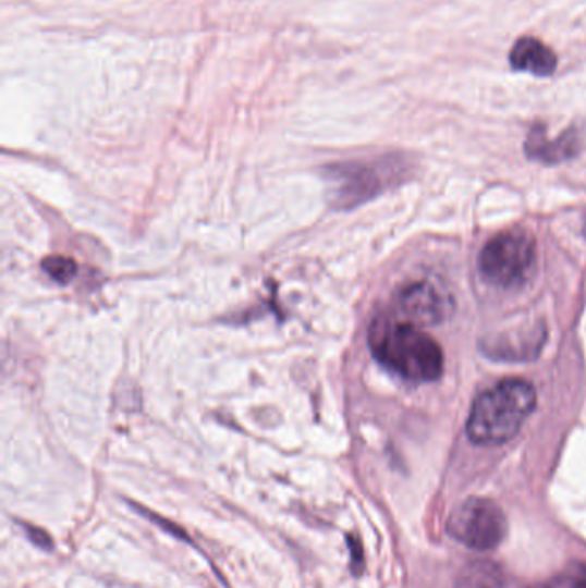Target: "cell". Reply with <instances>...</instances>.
<instances>
[{
  "label": "cell",
  "mask_w": 586,
  "mask_h": 588,
  "mask_svg": "<svg viewBox=\"0 0 586 588\" xmlns=\"http://www.w3.org/2000/svg\"><path fill=\"white\" fill-rule=\"evenodd\" d=\"M371 353L383 367L412 382H434L444 372V353L418 326L380 314L368 331Z\"/></svg>",
  "instance_id": "cell-1"
},
{
  "label": "cell",
  "mask_w": 586,
  "mask_h": 588,
  "mask_svg": "<svg viewBox=\"0 0 586 588\" xmlns=\"http://www.w3.org/2000/svg\"><path fill=\"white\" fill-rule=\"evenodd\" d=\"M537 406V391L523 379H505L478 394L469 409L466 433L480 445H499L516 438Z\"/></svg>",
  "instance_id": "cell-2"
},
{
  "label": "cell",
  "mask_w": 586,
  "mask_h": 588,
  "mask_svg": "<svg viewBox=\"0 0 586 588\" xmlns=\"http://www.w3.org/2000/svg\"><path fill=\"white\" fill-rule=\"evenodd\" d=\"M537 261L534 237L522 229H511L497 234L481 248L478 267L485 281L493 286H520L528 281Z\"/></svg>",
  "instance_id": "cell-3"
},
{
  "label": "cell",
  "mask_w": 586,
  "mask_h": 588,
  "mask_svg": "<svg viewBox=\"0 0 586 588\" xmlns=\"http://www.w3.org/2000/svg\"><path fill=\"white\" fill-rule=\"evenodd\" d=\"M452 539L475 551H492L508 536V518L490 499L469 498L448 519Z\"/></svg>",
  "instance_id": "cell-4"
},
{
  "label": "cell",
  "mask_w": 586,
  "mask_h": 588,
  "mask_svg": "<svg viewBox=\"0 0 586 588\" xmlns=\"http://www.w3.org/2000/svg\"><path fill=\"white\" fill-rule=\"evenodd\" d=\"M454 310L451 294L439 282H410L395 296L394 315L413 326H437L449 319Z\"/></svg>",
  "instance_id": "cell-5"
},
{
  "label": "cell",
  "mask_w": 586,
  "mask_h": 588,
  "mask_svg": "<svg viewBox=\"0 0 586 588\" xmlns=\"http://www.w3.org/2000/svg\"><path fill=\"white\" fill-rule=\"evenodd\" d=\"M546 340V326L540 323L537 327H529L528 331L517 329V331L487 338L481 347L485 355L490 358L522 362V359L535 358L541 352Z\"/></svg>",
  "instance_id": "cell-6"
},
{
  "label": "cell",
  "mask_w": 586,
  "mask_h": 588,
  "mask_svg": "<svg viewBox=\"0 0 586 588\" xmlns=\"http://www.w3.org/2000/svg\"><path fill=\"white\" fill-rule=\"evenodd\" d=\"M583 148L582 133L576 127H567L556 139L547 138L546 126L532 127L526 138L525 151L528 159L544 163H559L574 159Z\"/></svg>",
  "instance_id": "cell-7"
},
{
  "label": "cell",
  "mask_w": 586,
  "mask_h": 588,
  "mask_svg": "<svg viewBox=\"0 0 586 588\" xmlns=\"http://www.w3.org/2000/svg\"><path fill=\"white\" fill-rule=\"evenodd\" d=\"M513 70L546 78L558 70V56L554 50L534 37H523L514 44L510 52Z\"/></svg>",
  "instance_id": "cell-8"
},
{
  "label": "cell",
  "mask_w": 586,
  "mask_h": 588,
  "mask_svg": "<svg viewBox=\"0 0 586 588\" xmlns=\"http://www.w3.org/2000/svg\"><path fill=\"white\" fill-rule=\"evenodd\" d=\"M501 584V572L490 563H478L463 573L457 588H496Z\"/></svg>",
  "instance_id": "cell-9"
},
{
  "label": "cell",
  "mask_w": 586,
  "mask_h": 588,
  "mask_svg": "<svg viewBox=\"0 0 586 588\" xmlns=\"http://www.w3.org/2000/svg\"><path fill=\"white\" fill-rule=\"evenodd\" d=\"M44 270L47 274L53 279V281L65 282L73 281L74 275H76L77 267L76 261L73 258L68 257H50L44 261Z\"/></svg>",
  "instance_id": "cell-10"
},
{
  "label": "cell",
  "mask_w": 586,
  "mask_h": 588,
  "mask_svg": "<svg viewBox=\"0 0 586 588\" xmlns=\"http://www.w3.org/2000/svg\"><path fill=\"white\" fill-rule=\"evenodd\" d=\"M28 534L29 537H32V539L38 543V546H41V548H50V546H52L49 537H47V534H44V531L37 530V528L29 527Z\"/></svg>",
  "instance_id": "cell-11"
},
{
  "label": "cell",
  "mask_w": 586,
  "mask_h": 588,
  "mask_svg": "<svg viewBox=\"0 0 586 588\" xmlns=\"http://www.w3.org/2000/svg\"><path fill=\"white\" fill-rule=\"evenodd\" d=\"M571 588H586V572L582 575H571Z\"/></svg>",
  "instance_id": "cell-12"
},
{
  "label": "cell",
  "mask_w": 586,
  "mask_h": 588,
  "mask_svg": "<svg viewBox=\"0 0 586 588\" xmlns=\"http://www.w3.org/2000/svg\"><path fill=\"white\" fill-rule=\"evenodd\" d=\"M540 588H571V576H564V578H559V580L554 581V584Z\"/></svg>",
  "instance_id": "cell-13"
}]
</instances>
